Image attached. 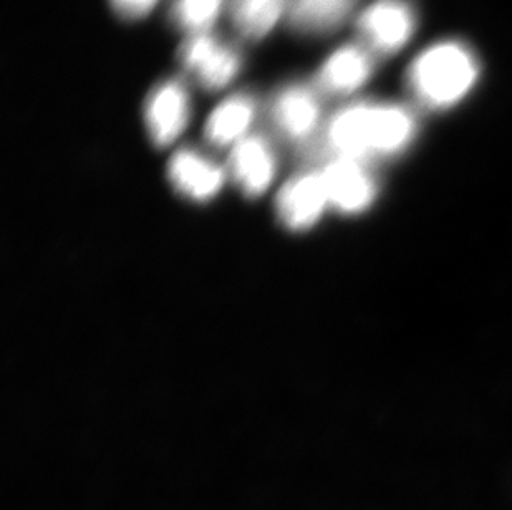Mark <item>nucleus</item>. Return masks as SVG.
<instances>
[{
	"label": "nucleus",
	"mask_w": 512,
	"mask_h": 510,
	"mask_svg": "<svg viewBox=\"0 0 512 510\" xmlns=\"http://www.w3.org/2000/svg\"><path fill=\"white\" fill-rule=\"evenodd\" d=\"M113 10L121 19L138 20L155 9L158 0H110Z\"/></svg>",
	"instance_id": "dca6fc26"
},
{
	"label": "nucleus",
	"mask_w": 512,
	"mask_h": 510,
	"mask_svg": "<svg viewBox=\"0 0 512 510\" xmlns=\"http://www.w3.org/2000/svg\"><path fill=\"white\" fill-rule=\"evenodd\" d=\"M277 159L271 143L259 135L247 136L232 148L229 173L247 198H259L276 178Z\"/></svg>",
	"instance_id": "1a4fd4ad"
},
{
	"label": "nucleus",
	"mask_w": 512,
	"mask_h": 510,
	"mask_svg": "<svg viewBox=\"0 0 512 510\" xmlns=\"http://www.w3.org/2000/svg\"><path fill=\"white\" fill-rule=\"evenodd\" d=\"M191 116L188 87L178 78L156 85L146 98L145 120L153 145L166 148L186 130Z\"/></svg>",
	"instance_id": "39448f33"
},
{
	"label": "nucleus",
	"mask_w": 512,
	"mask_h": 510,
	"mask_svg": "<svg viewBox=\"0 0 512 510\" xmlns=\"http://www.w3.org/2000/svg\"><path fill=\"white\" fill-rule=\"evenodd\" d=\"M289 0H231L232 25L247 40H261L276 27Z\"/></svg>",
	"instance_id": "4468645a"
},
{
	"label": "nucleus",
	"mask_w": 512,
	"mask_h": 510,
	"mask_svg": "<svg viewBox=\"0 0 512 510\" xmlns=\"http://www.w3.org/2000/svg\"><path fill=\"white\" fill-rule=\"evenodd\" d=\"M355 4L357 0H289V24L300 34H329L339 29Z\"/></svg>",
	"instance_id": "ddd939ff"
},
{
	"label": "nucleus",
	"mask_w": 512,
	"mask_h": 510,
	"mask_svg": "<svg viewBox=\"0 0 512 510\" xmlns=\"http://www.w3.org/2000/svg\"><path fill=\"white\" fill-rule=\"evenodd\" d=\"M179 62L204 90L218 92L241 72L242 53L234 45L206 32L184 40L179 49Z\"/></svg>",
	"instance_id": "7ed1b4c3"
},
{
	"label": "nucleus",
	"mask_w": 512,
	"mask_h": 510,
	"mask_svg": "<svg viewBox=\"0 0 512 510\" xmlns=\"http://www.w3.org/2000/svg\"><path fill=\"white\" fill-rule=\"evenodd\" d=\"M226 0H173L170 19L174 27L191 35L206 34L218 20Z\"/></svg>",
	"instance_id": "2eb2a0df"
},
{
	"label": "nucleus",
	"mask_w": 512,
	"mask_h": 510,
	"mask_svg": "<svg viewBox=\"0 0 512 510\" xmlns=\"http://www.w3.org/2000/svg\"><path fill=\"white\" fill-rule=\"evenodd\" d=\"M330 206L320 173H302L290 179L277 194V217L289 231H307Z\"/></svg>",
	"instance_id": "423d86ee"
},
{
	"label": "nucleus",
	"mask_w": 512,
	"mask_h": 510,
	"mask_svg": "<svg viewBox=\"0 0 512 510\" xmlns=\"http://www.w3.org/2000/svg\"><path fill=\"white\" fill-rule=\"evenodd\" d=\"M320 115V92L304 83L282 88L272 98L269 108L272 125L287 140L302 141L314 135L320 123Z\"/></svg>",
	"instance_id": "0eeeda50"
},
{
	"label": "nucleus",
	"mask_w": 512,
	"mask_h": 510,
	"mask_svg": "<svg viewBox=\"0 0 512 510\" xmlns=\"http://www.w3.org/2000/svg\"><path fill=\"white\" fill-rule=\"evenodd\" d=\"M479 65L473 50L459 42L426 49L408 72V87L428 110H446L461 102L476 85Z\"/></svg>",
	"instance_id": "f03ea898"
},
{
	"label": "nucleus",
	"mask_w": 512,
	"mask_h": 510,
	"mask_svg": "<svg viewBox=\"0 0 512 510\" xmlns=\"http://www.w3.org/2000/svg\"><path fill=\"white\" fill-rule=\"evenodd\" d=\"M415 115L395 103H355L327 126V143L337 158L363 159L405 150L415 138Z\"/></svg>",
	"instance_id": "f257e3e1"
},
{
	"label": "nucleus",
	"mask_w": 512,
	"mask_h": 510,
	"mask_svg": "<svg viewBox=\"0 0 512 510\" xmlns=\"http://www.w3.org/2000/svg\"><path fill=\"white\" fill-rule=\"evenodd\" d=\"M373 68L370 50L360 45H347L322 65L315 88L329 97H345L370 80Z\"/></svg>",
	"instance_id": "9b49d317"
},
{
	"label": "nucleus",
	"mask_w": 512,
	"mask_h": 510,
	"mask_svg": "<svg viewBox=\"0 0 512 510\" xmlns=\"http://www.w3.org/2000/svg\"><path fill=\"white\" fill-rule=\"evenodd\" d=\"M330 206L337 211L355 214L372 204L377 184L363 161L335 158L322 171Z\"/></svg>",
	"instance_id": "6e6552de"
},
{
	"label": "nucleus",
	"mask_w": 512,
	"mask_h": 510,
	"mask_svg": "<svg viewBox=\"0 0 512 510\" xmlns=\"http://www.w3.org/2000/svg\"><path fill=\"white\" fill-rule=\"evenodd\" d=\"M357 29L368 50L392 55L415 34L416 12L408 0H377L360 15Z\"/></svg>",
	"instance_id": "20e7f679"
},
{
	"label": "nucleus",
	"mask_w": 512,
	"mask_h": 510,
	"mask_svg": "<svg viewBox=\"0 0 512 510\" xmlns=\"http://www.w3.org/2000/svg\"><path fill=\"white\" fill-rule=\"evenodd\" d=\"M256 98L247 93H237L234 97L224 100L216 110L211 113L204 135L213 146H236L247 138L246 133L256 118Z\"/></svg>",
	"instance_id": "f8f14e48"
},
{
	"label": "nucleus",
	"mask_w": 512,
	"mask_h": 510,
	"mask_svg": "<svg viewBox=\"0 0 512 510\" xmlns=\"http://www.w3.org/2000/svg\"><path fill=\"white\" fill-rule=\"evenodd\" d=\"M173 188L194 203H208L223 189L226 173L213 159L194 150H179L168 164Z\"/></svg>",
	"instance_id": "9d476101"
}]
</instances>
